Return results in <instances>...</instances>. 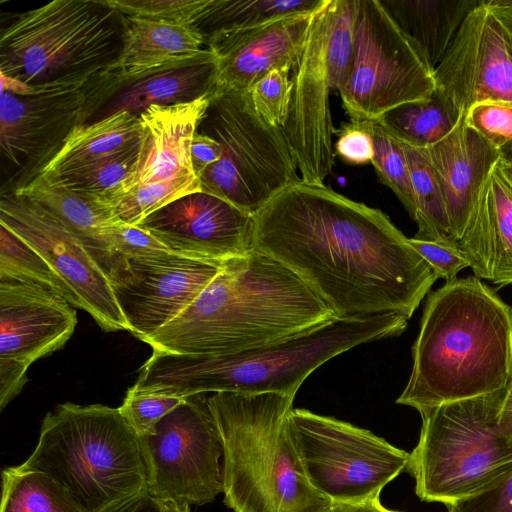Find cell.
Wrapping results in <instances>:
<instances>
[{
    "label": "cell",
    "mask_w": 512,
    "mask_h": 512,
    "mask_svg": "<svg viewBox=\"0 0 512 512\" xmlns=\"http://www.w3.org/2000/svg\"><path fill=\"white\" fill-rule=\"evenodd\" d=\"M252 248L340 318L398 313L409 320L439 278L380 209L302 181L254 216Z\"/></svg>",
    "instance_id": "cell-1"
},
{
    "label": "cell",
    "mask_w": 512,
    "mask_h": 512,
    "mask_svg": "<svg viewBox=\"0 0 512 512\" xmlns=\"http://www.w3.org/2000/svg\"><path fill=\"white\" fill-rule=\"evenodd\" d=\"M334 318L294 273L252 250L225 261L197 299L145 343L171 354L229 356L289 339Z\"/></svg>",
    "instance_id": "cell-2"
},
{
    "label": "cell",
    "mask_w": 512,
    "mask_h": 512,
    "mask_svg": "<svg viewBox=\"0 0 512 512\" xmlns=\"http://www.w3.org/2000/svg\"><path fill=\"white\" fill-rule=\"evenodd\" d=\"M396 403L419 413L489 394L512 381V307L473 277L430 293Z\"/></svg>",
    "instance_id": "cell-3"
},
{
    "label": "cell",
    "mask_w": 512,
    "mask_h": 512,
    "mask_svg": "<svg viewBox=\"0 0 512 512\" xmlns=\"http://www.w3.org/2000/svg\"><path fill=\"white\" fill-rule=\"evenodd\" d=\"M407 324L398 313L336 317L289 339L229 356L153 351L129 390L181 398L217 392L295 397L308 376L330 359L358 345L399 336Z\"/></svg>",
    "instance_id": "cell-4"
},
{
    "label": "cell",
    "mask_w": 512,
    "mask_h": 512,
    "mask_svg": "<svg viewBox=\"0 0 512 512\" xmlns=\"http://www.w3.org/2000/svg\"><path fill=\"white\" fill-rule=\"evenodd\" d=\"M293 401L278 393L208 396L224 447V503L234 512H325L331 505L309 483L291 442Z\"/></svg>",
    "instance_id": "cell-5"
},
{
    "label": "cell",
    "mask_w": 512,
    "mask_h": 512,
    "mask_svg": "<svg viewBox=\"0 0 512 512\" xmlns=\"http://www.w3.org/2000/svg\"><path fill=\"white\" fill-rule=\"evenodd\" d=\"M55 481L84 512H102L149 489L143 438L118 408L58 405L41 424L38 443L19 465Z\"/></svg>",
    "instance_id": "cell-6"
},
{
    "label": "cell",
    "mask_w": 512,
    "mask_h": 512,
    "mask_svg": "<svg viewBox=\"0 0 512 512\" xmlns=\"http://www.w3.org/2000/svg\"><path fill=\"white\" fill-rule=\"evenodd\" d=\"M420 415V438L406 468L421 500L447 505L512 471V403L506 387Z\"/></svg>",
    "instance_id": "cell-7"
},
{
    "label": "cell",
    "mask_w": 512,
    "mask_h": 512,
    "mask_svg": "<svg viewBox=\"0 0 512 512\" xmlns=\"http://www.w3.org/2000/svg\"><path fill=\"white\" fill-rule=\"evenodd\" d=\"M122 46V14L104 0H54L1 32L0 72L38 93L79 89L116 62Z\"/></svg>",
    "instance_id": "cell-8"
},
{
    "label": "cell",
    "mask_w": 512,
    "mask_h": 512,
    "mask_svg": "<svg viewBox=\"0 0 512 512\" xmlns=\"http://www.w3.org/2000/svg\"><path fill=\"white\" fill-rule=\"evenodd\" d=\"M198 129L222 146L220 160L199 177L201 190L242 212L255 216L278 193L301 181L282 128L258 115L249 90L215 89Z\"/></svg>",
    "instance_id": "cell-9"
},
{
    "label": "cell",
    "mask_w": 512,
    "mask_h": 512,
    "mask_svg": "<svg viewBox=\"0 0 512 512\" xmlns=\"http://www.w3.org/2000/svg\"><path fill=\"white\" fill-rule=\"evenodd\" d=\"M435 91V69L380 0H355L353 62L339 92L350 120H380L399 106L429 100Z\"/></svg>",
    "instance_id": "cell-10"
},
{
    "label": "cell",
    "mask_w": 512,
    "mask_h": 512,
    "mask_svg": "<svg viewBox=\"0 0 512 512\" xmlns=\"http://www.w3.org/2000/svg\"><path fill=\"white\" fill-rule=\"evenodd\" d=\"M287 427L306 478L332 502L377 498L407 467V452L336 418L291 409Z\"/></svg>",
    "instance_id": "cell-11"
},
{
    "label": "cell",
    "mask_w": 512,
    "mask_h": 512,
    "mask_svg": "<svg viewBox=\"0 0 512 512\" xmlns=\"http://www.w3.org/2000/svg\"><path fill=\"white\" fill-rule=\"evenodd\" d=\"M142 438L158 501L202 506L223 493L224 447L207 393L186 397Z\"/></svg>",
    "instance_id": "cell-12"
},
{
    "label": "cell",
    "mask_w": 512,
    "mask_h": 512,
    "mask_svg": "<svg viewBox=\"0 0 512 512\" xmlns=\"http://www.w3.org/2000/svg\"><path fill=\"white\" fill-rule=\"evenodd\" d=\"M435 80L457 118L484 101L512 105V0H479L435 68Z\"/></svg>",
    "instance_id": "cell-13"
},
{
    "label": "cell",
    "mask_w": 512,
    "mask_h": 512,
    "mask_svg": "<svg viewBox=\"0 0 512 512\" xmlns=\"http://www.w3.org/2000/svg\"><path fill=\"white\" fill-rule=\"evenodd\" d=\"M0 224L31 245L62 279L69 302L87 312L106 332L126 330L106 273L80 240L52 212L18 192L1 195Z\"/></svg>",
    "instance_id": "cell-14"
},
{
    "label": "cell",
    "mask_w": 512,
    "mask_h": 512,
    "mask_svg": "<svg viewBox=\"0 0 512 512\" xmlns=\"http://www.w3.org/2000/svg\"><path fill=\"white\" fill-rule=\"evenodd\" d=\"M216 85L217 57L209 48L190 57L157 64L112 63L82 86L84 102L77 127L117 113L139 116L153 105L194 101L212 94Z\"/></svg>",
    "instance_id": "cell-15"
},
{
    "label": "cell",
    "mask_w": 512,
    "mask_h": 512,
    "mask_svg": "<svg viewBox=\"0 0 512 512\" xmlns=\"http://www.w3.org/2000/svg\"><path fill=\"white\" fill-rule=\"evenodd\" d=\"M329 2L325 0L312 18L304 49L293 69L288 112L281 126L301 181L315 185H324L335 159L330 94L337 90L327 58Z\"/></svg>",
    "instance_id": "cell-16"
},
{
    "label": "cell",
    "mask_w": 512,
    "mask_h": 512,
    "mask_svg": "<svg viewBox=\"0 0 512 512\" xmlns=\"http://www.w3.org/2000/svg\"><path fill=\"white\" fill-rule=\"evenodd\" d=\"M224 262L171 251L125 258L110 282L129 332L145 342L197 299Z\"/></svg>",
    "instance_id": "cell-17"
},
{
    "label": "cell",
    "mask_w": 512,
    "mask_h": 512,
    "mask_svg": "<svg viewBox=\"0 0 512 512\" xmlns=\"http://www.w3.org/2000/svg\"><path fill=\"white\" fill-rule=\"evenodd\" d=\"M81 88L29 96L0 93L1 153L17 168L11 192L37 178L63 148L77 127Z\"/></svg>",
    "instance_id": "cell-18"
},
{
    "label": "cell",
    "mask_w": 512,
    "mask_h": 512,
    "mask_svg": "<svg viewBox=\"0 0 512 512\" xmlns=\"http://www.w3.org/2000/svg\"><path fill=\"white\" fill-rule=\"evenodd\" d=\"M136 226L170 251L194 258L224 262L253 250L254 216L203 191L169 203Z\"/></svg>",
    "instance_id": "cell-19"
},
{
    "label": "cell",
    "mask_w": 512,
    "mask_h": 512,
    "mask_svg": "<svg viewBox=\"0 0 512 512\" xmlns=\"http://www.w3.org/2000/svg\"><path fill=\"white\" fill-rule=\"evenodd\" d=\"M77 324L75 307L35 283L0 278V359L28 369L61 347Z\"/></svg>",
    "instance_id": "cell-20"
},
{
    "label": "cell",
    "mask_w": 512,
    "mask_h": 512,
    "mask_svg": "<svg viewBox=\"0 0 512 512\" xmlns=\"http://www.w3.org/2000/svg\"><path fill=\"white\" fill-rule=\"evenodd\" d=\"M316 11L285 15L249 29L206 37V47L217 57L216 89L248 91L274 68L290 66L293 70Z\"/></svg>",
    "instance_id": "cell-21"
},
{
    "label": "cell",
    "mask_w": 512,
    "mask_h": 512,
    "mask_svg": "<svg viewBox=\"0 0 512 512\" xmlns=\"http://www.w3.org/2000/svg\"><path fill=\"white\" fill-rule=\"evenodd\" d=\"M210 96L204 95L185 103L153 105L142 112L138 116L140 145L137 159L123 184L112 193L125 192L146 183L195 175L191 143L206 114Z\"/></svg>",
    "instance_id": "cell-22"
},
{
    "label": "cell",
    "mask_w": 512,
    "mask_h": 512,
    "mask_svg": "<svg viewBox=\"0 0 512 512\" xmlns=\"http://www.w3.org/2000/svg\"><path fill=\"white\" fill-rule=\"evenodd\" d=\"M416 149L429 162L441 185L450 232L457 247L501 152L469 127L464 116L442 140Z\"/></svg>",
    "instance_id": "cell-23"
},
{
    "label": "cell",
    "mask_w": 512,
    "mask_h": 512,
    "mask_svg": "<svg viewBox=\"0 0 512 512\" xmlns=\"http://www.w3.org/2000/svg\"><path fill=\"white\" fill-rule=\"evenodd\" d=\"M457 248L478 279L512 283V194L501 159L479 193Z\"/></svg>",
    "instance_id": "cell-24"
},
{
    "label": "cell",
    "mask_w": 512,
    "mask_h": 512,
    "mask_svg": "<svg viewBox=\"0 0 512 512\" xmlns=\"http://www.w3.org/2000/svg\"><path fill=\"white\" fill-rule=\"evenodd\" d=\"M14 192L36 200L65 224L109 280L122 266L114 246L118 223L94 198L50 183L41 176Z\"/></svg>",
    "instance_id": "cell-25"
},
{
    "label": "cell",
    "mask_w": 512,
    "mask_h": 512,
    "mask_svg": "<svg viewBox=\"0 0 512 512\" xmlns=\"http://www.w3.org/2000/svg\"><path fill=\"white\" fill-rule=\"evenodd\" d=\"M435 69L479 0H380Z\"/></svg>",
    "instance_id": "cell-26"
},
{
    "label": "cell",
    "mask_w": 512,
    "mask_h": 512,
    "mask_svg": "<svg viewBox=\"0 0 512 512\" xmlns=\"http://www.w3.org/2000/svg\"><path fill=\"white\" fill-rule=\"evenodd\" d=\"M123 46L115 65L140 66L190 57L206 47L202 32L174 24L122 14Z\"/></svg>",
    "instance_id": "cell-27"
},
{
    "label": "cell",
    "mask_w": 512,
    "mask_h": 512,
    "mask_svg": "<svg viewBox=\"0 0 512 512\" xmlns=\"http://www.w3.org/2000/svg\"><path fill=\"white\" fill-rule=\"evenodd\" d=\"M140 139V120L127 112L76 127L39 176L56 177L118 153Z\"/></svg>",
    "instance_id": "cell-28"
},
{
    "label": "cell",
    "mask_w": 512,
    "mask_h": 512,
    "mask_svg": "<svg viewBox=\"0 0 512 512\" xmlns=\"http://www.w3.org/2000/svg\"><path fill=\"white\" fill-rule=\"evenodd\" d=\"M415 201L413 220L418 231L413 238L455 246L449 226L445 200L438 178L426 158L404 144Z\"/></svg>",
    "instance_id": "cell-29"
},
{
    "label": "cell",
    "mask_w": 512,
    "mask_h": 512,
    "mask_svg": "<svg viewBox=\"0 0 512 512\" xmlns=\"http://www.w3.org/2000/svg\"><path fill=\"white\" fill-rule=\"evenodd\" d=\"M325 0H212L205 17L196 25L209 35L249 29L272 19L314 12Z\"/></svg>",
    "instance_id": "cell-30"
},
{
    "label": "cell",
    "mask_w": 512,
    "mask_h": 512,
    "mask_svg": "<svg viewBox=\"0 0 512 512\" xmlns=\"http://www.w3.org/2000/svg\"><path fill=\"white\" fill-rule=\"evenodd\" d=\"M459 119L435 91L429 100L399 106L378 121L401 143L425 148L447 136Z\"/></svg>",
    "instance_id": "cell-31"
},
{
    "label": "cell",
    "mask_w": 512,
    "mask_h": 512,
    "mask_svg": "<svg viewBox=\"0 0 512 512\" xmlns=\"http://www.w3.org/2000/svg\"><path fill=\"white\" fill-rule=\"evenodd\" d=\"M0 512H84L55 481L20 466L2 471Z\"/></svg>",
    "instance_id": "cell-32"
},
{
    "label": "cell",
    "mask_w": 512,
    "mask_h": 512,
    "mask_svg": "<svg viewBox=\"0 0 512 512\" xmlns=\"http://www.w3.org/2000/svg\"><path fill=\"white\" fill-rule=\"evenodd\" d=\"M199 191L202 190L198 177L186 175L138 185L125 192L94 199L116 223L136 226L169 203Z\"/></svg>",
    "instance_id": "cell-33"
},
{
    "label": "cell",
    "mask_w": 512,
    "mask_h": 512,
    "mask_svg": "<svg viewBox=\"0 0 512 512\" xmlns=\"http://www.w3.org/2000/svg\"><path fill=\"white\" fill-rule=\"evenodd\" d=\"M140 139L126 149L46 181L92 198L116 191L131 172L138 156Z\"/></svg>",
    "instance_id": "cell-34"
},
{
    "label": "cell",
    "mask_w": 512,
    "mask_h": 512,
    "mask_svg": "<svg viewBox=\"0 0 512 512\" xmlns=\"http://www.w3.org/2000/svg\"><path fill=\"white\" fill-rule=\"evenodd\" d=\"M0 278L38 284L62 295L69 302L66 285L50 264L3 224H0Z\"/></svg>",
    "instance_id": "cell-35"
},
{
    "label": "cell",
    "mask_w": 512,
    "mask_h": 512,
    "mask_svg": "<svg viewBox=\"0 0 512 512\" xmlns=\"http://www.w3.org/2000/svg\"><path fill=\"white\" fill-rule=\"evenodd\" d=\"M368 127L374 142L372 164L379 181L392 190L410 217L415 216V201L403 145L377 120Z\"/></svg>",
    "instance_id": "cell-36"
},
{
    "label": "cell",
    "mask_w": 512,
    "mask_h": 512,
    "mask_svg": "<svg viewBox=\"0 0 512 512\" xmlns=\"http://www.w3.org/2000/svg\"><path fill=\"white\" fill-rule=\"evenodd\" d=\"M123 15L196 26L208 13L212 0H104Z\"/></svg>",
    "instance_id": "cell-37"
},
{
    "label": "cell",
    "mask_w": 512,
    "mask_h": 512,
    "mask_svg": "<svg viewBox=\"0 0 512 512\" xmlns=\"http://www.w3.org/2000/svg\"><path fill=\"white\" fill-rule=\"evenodd\" d=\"M290 66L272 69L249 89L251 101L258 115L273 126H282L288 112L291 78Z\"/></svg>",
    "instance_id": "cell-38"
},
{
    "label": "cell",
    "mask_w": 512,
    "mask_h": 512,
    "mask_svg": "<svg viewBox=\"0 0 512 512\" xmlns=\"http://www.w3.org/2000/svg\"><path fill=\"white\" fill-rule=\"evenodd\" d=\"M185 398L156 394H136L129 389L118 407L121 415L140 436L151 434L155 425Z\"/></svg>",
    "instance_id": "cell-39"
},
{
    "label": "cell",
    "mask_w": 512,
    "mask_h": 512,
    "mask_svg": "<svg viewBox=\"0 0 512 512\" xmlns=\"http://www.w3.org/2000/svg\"><path fill=\"white\" fill-rule=\"evenodd\" d=\"M466 124L499 151L512 142V105L484 101L473 105L464 116Z\"/></svg>",
    "instance_id": "cell-40"
},
{
    "label": "cell",
    "mask_w": 512,
    "mask_h": 512,
    "mask_svg": "<svg viewBox=\"0 0 512 512\" xmlns=\"http://www.w3.org/2000/svg\"><path fill=\"white\" fill-rule=\"evenodd\" d=\"M446 507L448 512H512V471L490 487Z\"/></svg>",
    "instance_id": "cell-41"
},
{
    "label": "cell",
    "mask_w": 512,
    "mask_h": 512,
    "mask_svg": "<svg viewBox=\"0 0 512 512\" xmlns=\"http://www.w3.org/2000/svg\"><path fill=\"white\" fill-rule=\"evenodd\" d=\"M335 153L349 164L371 163L374 158V142L368 122L344 124L338 132Z\"/></svg>",
    "instance_id": "cell-42"
},
{
    "label": "cell",
    "mask_w": 512,
    "mask_h": 512,
    "mask_svg": "<svg viewBox=\"0 0 512 512\" xmlns=\"http://www.w3.org/2000/svg\"><path fill=\"white\" fill-rule=\"evenodd\" d=\"M409 242L439 278L446 282L455 280L462 269L469 267L468 261L455 246L415 238H409Z\"/></svg>",
    "instance_id": "cell-43"
},
{
    "label": "cell",
    "mask_w": 512,
    "mask_h": 512,
    "mask_svg": "<svg viewBox=\"0 0 512 512\" xmlns=\"http://www.w3.org/2000/svg\"><path fill=\"white\" fill-rule=\"evenodd\" d=\"M114 246L122 264L127 257L170 251L145 230L123 223L116 225Z\"/></svg>",
    "instance_id": "cell-44"
},
{
    "label": "cell",
    "mask_w": 512,
    "mask_h": 512,
    "mask_svg": "<svg viewBox=\"0 0 512 512\" xmlns=\"http://www.w3.org/2000/svg\"><path fill=\"white\" fill-rule=\"evenodd\" d=\"M191 163L195 175L199 177L222 156L221 144L212 137L196 132L191 143Z\"/></svg>",
    "instance_id": "cell-45"
},
{
    "label": "cell",
    "mask_w": 512,
    "mask_h": 512,
    "mask_svg": "<svg viewBox=\"0 0 512 512\" xmlns=\"http://www.w3.org/2000/svg\"><path fill=\"white\" fill-rule=\"evenodd\" d=\"M27 380V368L12 361L0 359L1 410L21 392Z\"/></svg>",
    "instance_id": "cell-46"
},
{
    "label": "cell",
    "mask_w": 512,
    "mask_h": 512,
    "mask_svg": "<svg viewBox=\"0 0 512 512\" xmlns=\"http://www.w3.org/2000/svg\"><path fill=\"white\" fill-rule=\"evenodd\" d=\"M102 512H161L160 502L148 491L118 502Z\"/></svg>",
    "instance_id": "cell-47"
},
{
    "label": "cell",
    "mask_w": 512,
    "mask_h": 512,
    "mask_svg": "<svg viewBox=\"0 0 512 512\" xmlns=\"http://www.w3.org/2000/svg\"><path fill=\"white\" fill-rule=\"evenodd\" d=\"M325 512H398L386 509L379 497L363 501L332 502Z\"/></svg>",
    "instance_id": "cell-48"
},
{
    "label": "cell",
    "mask_w": 512,
    "mask_h": 512,
    "mask_svg": "<svg viewBox=\"0 0 512 512\" xmlns=\"http://www.w3.org/2000/svg\"><path fill=\"white\" fill-rule=\"evenodd\" d=\"M1 92H7L19 96H29L38 94L30 85L0 72Z\"/></svg>",
    "instance_id": "cell-49"
},
{
    "label": "cell",
    "mask_w": 512,
    "mask_h": 512,
    "mask_svg": "<svg viewBox=\"0 0 512 512\" xmlns=\"http://www.w3.org/2000/svg\"><path fill=\"white\" fill-rule=\"evenodd\" d=\"M161 512H190V505L188 503H179L174 500H161Z\"/></svg>",
    "instance_id": "cell-50"
},
{
    "label": "cell",
    "mask_w": 512,
    "mask_h": 512,
    "mask_svg": "<svg viewBox=\"0 0 512 512\" xmlns=\"http://www.w3.org/2000/svg\"><path fill=\"white\" fill-rule=\"evenodd\" d=\"M501 159L503 163L509 167L512 168V142L504 146L501 150Z\"/></svg>",
    "instance_id": "cell-51"
},
{
    "label": "cell",
    "mask_w": 512,
    "mask_h": 512,
    "mask_svg": "<svg viewBox=\"0 0 512 512\" xmlns=\"http://www.w3.org/2000/svg\"><path fill=\"white\" fill-rule=\"evenodd\" d=\"M501 165H502V172H503L505 182L512 194V173H511L510 169L503 163L502 159H501Z\"/></svg>",
    "instance_id": "cell-52"
},
{
    "label": "cell",
    "mask_w": 512,
    "mask_h": 512,
    "mask_svg": "<svg viewBox=\"0 0 512 512\" xmlns=\"http://www.w3.org/2000/svg\"><path fill=\"white\" fill-rule=\"evenodd\" d=\"M507 390V399L512 403V381L506 387Z\"/></svg>",
    "instance_id": "cell-53"
},
{
    "label": "cell",
    "mask_w": 512,
    "mask_h": 512,
    "mask_svg": "<svg viewBox=\"0 0 512 512\" xmlns=\"http://www.w3.org/2000/svg\"><path fill=\"white\" fill-rule=\"evenodd\" d=\"M508 168H509V167H508ZM509 169H510V171H511V173H512V168H509Z\"/></svg>",
    "instance_id": "cell-54"
}]
</instances>
